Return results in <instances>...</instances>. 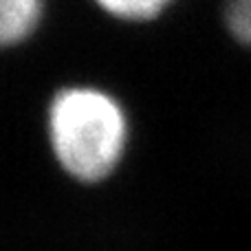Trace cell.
Instances as JSON below:
<instances>
[{"mask_svg":"<svg viewBox=\"0 0 251 251\" xmlns=\"http://www.w3.org/2000/svg\"><path fill=\"white\" fill-rule=\"evenodd\" d=\"M44 0H0V42L16 47L38 31Z\"/></svg>","mask_w":251,"mask_h":251,"instance_id":"2","label":"cell"},{"mask_svg":"<svg viewBox=\"0 0 251 251\" xmlns=\"http://www.w3.org/2000/svg\"><path fill=\"white\" fill-rule=\"evenodd\" d=\"M225 25L236 42L251 47V0H227Z\"/></svg>","mask_w":251,"mask_h":251,"instance_id":"4","label":"cell"},{"mask_svg":"<svg viewBox=\"0 0 251 251\" xmlns=\"http://www.w3.org/2000/svg\"><path fill=\"white\" fill-rule=\"evenodd\" d=\"M106 16L122 22H150L176 0H93Z\"/></svg>","mask_w":251,"mask_h":251,"instance_id":"3","label":"cell"},{"mask_svg":"<svg viewBox=\"0 0 251 251\" xmlns=\"http://www.w3.org/2000/svg\"><path fill=\"white\" fill-rule=\"evenodd\" d=\"M47 137L62 172L79 183H100L126 156L128 113L113 93L91 84H71L49 101Z\"/></svg>","mask_w":251,"mask_h":251,"instance_id":"1","label":"cell"}]
</instances>
